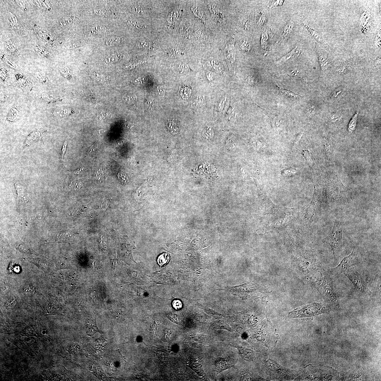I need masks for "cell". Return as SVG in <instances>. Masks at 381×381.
Instances as JSON below:
<instances>
[{"instance_id":"15","label":"cell","mask_w":381,"mask_h":381,"mask_svg":"<svg viewBox=\"0 0 381 381\" xmlns=\"http://www.w3.org/2000/svg\"><path fill=\"white\" fill-rule=\"evenodd\" d=\"M359 112H357L354 115L350 121L348 125V131L349 134H351L354 132L357 124V118Z\"/></svg>"},{"instance_id":"36","label":"cell","mask_w":381,"mask_h":381,"mask_svg":"<svg viewBox=\"0 0 381 381\" xmlns=\"http://www.w3.org/2000/svg\"><path fill=\"white\" fill-rule=\"evenodd\" d=\"M302 134H299V135L298 136V137H297V138H296L295 140V145H297L298 144L299 141L301 137H302Z\"/></svg>"},{"instance_id":"13","label":"cell","mask_w":381,"mask_h":381,"mask_svg":"<svg viewBox=\"0 0 381 381\" xmlns=\"http://www.w3.org/2000/svg\"><path fill=\"white\" fill-rule=\"evenodd\" d=\"M277 83L278 87L279 88L280 92L285 96L291 98V99H295L298 97H302L301 96L291 92L290 90L284 88V86H283V85L281 83H278L277 82Z\"/></svg>"},{"instance_id":"11","label":"cell","mask_w":381,"mask_h":381,"mask_svg":"<svg viewBox=\"0 0 381 381\" xmlns=\"http://www.w3.org/2000/svg\"><path fill=\"white\" fill-rule=\"evenodd\" d=\"M107 29L104 25L98 24L90 27L87 29V32L91 35H97L106 33Z\"/></svg>"},{"instance_id":"33","label":"cell","mask_w":381,"mask_h":381,"mask_svg":"<svg viewBox=\"0 0 381 381\" xmlns=\"http://www.w3.org/2000/svg\"><path fill=\"white\" fill-rule=\"evenodd\" d=\"M18 248L21 252L28 253L29 252V249L28 246L24 244H21L18 246Z\"/></svg>"},{"instance_id":"25","label":"cell","mask_w":381,"mask_h":381,"mask_svg":"<svg viewBox=\"0 0 381 381\" xmlns=\"http://www.w3.org/2000/svg\"><path fill=\"white\" fill-rule=\"evenodd\" d=\"M203 135L206 139L211 138L213 136V130L210 127H206L203 132Z\"/></svg>"},{"instance_id":"9","label":"cell","mask_w":381,"mask_h":381,"mask_svg":"<svg viewBox=\"0 0 381 381\" xmlns=\"http://www.w3.org/2000/svg\"><path fill=\"white\" fill-rule=\"evenodd\" d=\"M15 186L17 196L20 200L24 203L28 202V196L24 187L19 182H16Z\"/></svg>"},{"instance_id":"8","label":"cell","mask_w":381,"mask_h":381,"mask_svg":"<svg viewBox=\"0 0 381 381\" xmlns=\"http://www.w3.org/2000/svg\"><path fill=\"white\" fill-rule=\"evenodd\" d=\"M301 52L299 49L296 47L290 52L282 57L276 63V64L282 65L287 61L293 60L299 56Z\"/></svg>"},{"instance_id":"7","label":"cell","mask_w":381,"mask_h":381,"mask_svg":"<svg viewBox=\"0 0 381 381\" xmlns=\"http://www.w3.org/2000/svg\"><path fill=\"white\" fill-rule=\"evenodd\" d=\"M294 27L293 22H290L287 24L283 30L276 44L279 45L286 42L289 38L292 32Z\"/></svg>"},{"instance_id":"34","label":"cell","mask_w":381,"mask_h":381,"mask_svg":"<svg viewBox=\"0 0 381 381\" xmlns=\"http://www.w3.org/2000/svg\"><path fill=\"white\" fill-rule=\"evenodd\" d=\"M83 44V43L81 42H75V43H73V44H71L69 45V46H68L67 48L68 49H72L75 48H76V47H78L79 46H81V45Z\"/></svg>"},{"instance_id":"18","label":"cell","mask_w":381,"mask_h":381,"mask_svg":"<svg viewBox=\"0 0 381 381\" xmlns=\"http://www.w3.org/2000/svg\"><path fill=\"white\" fill-rule=\"evenodd\" d=\"M170 255L168 254H163L159 255L157 259V263L161 266L166 265L169 262Z\"/></svg>"},{"instance_id":"10","label":"cell","mask_w":381,"mask_h":381,"mask_svg":"<svg viewBox=\"0 0 381 381\" xmlns=\"http://www.w3.org/2000/svg\"><path fill=\"white\" fill-rule=\"evenodd\" d=\"M319 63L321 69H327L330 64V61L327 54L320 50H317Z\"/></svg>"},{"instance_id":"1","label":"cell","mask_w":381,"mask_h":381,"mask_svg":"<svg viewBox=\"0 0 381 381\" xmlns=\"http://www.w3.org/2000/svg\"><path fill=\"white\" fill-rule=\"evenodd\" d=\"M353 201L350 190L338 180L331 182L325 187V203L328 205H346Z\"/></svg>"},{"instance_id":"32","label":"cell","mask_w":381,"mask_h":381,"mask_svg":"<svg viewBox=\"0 0 381 381\" xmlns=\"http://www.w3.org/2000/svg\"><path fill=\"white\" fill-rule=\"evenodd\" d=\"M242 43V49L245 51H248L250 49L251 46L247 41H243Z\"/></svg>"},{"instance_id":"29","label":"cell","mask_w":381,"mask_h":381,"mask_svg":"<svg viewBox=\"0 0 381 381\" xmlns=\"http://www.w3.org/2000/svg\"><path fill=\"white\" fill-rule=\"evenodd\" d=\"M68 145V142L67 140H66L64 142L62 149H61V153L60 154V160L62 163L64 161V157L65 153L66 150H67Z\"/></svg>"},{"instance_id":"17","label":"cell","mask_w":381,"mask_h":381,"mask_svg":"<svg viewBox=\"0 0 381 381\" xmlns=\"http://www.w3.org/2000/svg\"><path fill=\"white\" fill-rule=\"evenodd\" d=\"M304 25L306 28L307 30L309 31L310 34H311V35L313 36L315 39L319 42H323L322 38H321V36L319 35L317 31H316L315 30H314L308 24L304 23Z\"/></svg>"},{"instance_id":"40","label":"cell","mask_w":381,"mask_h":381,"mask_svg":"<svg viewBox=\"0 0 381 381\" xmlns=\"http://www.w3.org/2000/svg\"><path fill=\"white\" fill-rule=\"evenodd\" d=\"M380 284H381V282H380V281L378 282L377 286H378V291H379V292H380V293L381 292Z\"/></svg>"},{"instance_id":"3","label":"cell","mask_w":381,"mask_h":381,"mask_svg":"<svg viewBox=\"0 0 381 381\" xmlns=\"http://www.w3.org/2000/svg\"><path fill=\"white\" fill-rule=\"evenodd\" d=\"M361 263L359 251L357 247L354 246L352 253L348 256L344 257L336 267L330 269V273L333 276L340 275L351 267L359 265Z\"/></svg>"},{"instance_id":"38","label":"cell","mask_w":381,"mask_h":381,"mask_svg":"<svg viewBox=\"0 0 381 381\" xmlns=\"http://www.w3.org/2000/svg\"><path fill=\"white\" fill-rule=\"evenodd\" d=\"M93 145H93L92 146H91L90 148H89V149L88 150L87 153H86V155H87L89 154H90V153H91V152H92V151H93V149H94V146Z\"/></svg>"},{"instance_id":"6","label":"cell","mask_w":381,"mask_h":381,"mask_svg":"<svg viewBox=\"0 0 381 381\" xmlns=\"http://www.w3.org/2000/svg\"><path fill=\"white\" fill-rule=\"evenodd\" d=\"M236 363V360L232 357L220 358L216 360L214 364L213 369L218 374L233 367Z\"/></svg>"},{"instance_id":"24","label":"cell","mask_w":381,"mask_h":381,"mask_svg":"<svg viewBox=\"0 0 381 381\" xmlns=\"http://www.w3.org/2000/svg\"><path fill=\"white\" fill-rule=\"evenodd\" d=\"M299 170H296L293 168H287L282 170V174L285 175H294L297 173Z\"/></svg>"},{"instance_id":"19","label":"cell","mask_w":381,"mask_h":381,"mask_svg":"<svg viewBox=\"0 0 381 381\" xmlns=\"http://www.w3.org/2000/svg\"><path fill=\"white\" fill-rule=\"evenodd\" d=\"M190 365L191 368H192L194 370L197 372L198 375L200 376H203L205 375V373L203 370L202 365L199 362H191Z\"/></svg>"},{"instance_id":"37","label":"cell","mask_w":381,"mask_h":381,"mask_svg":"<svg viewBox=\"0 0 381 381\" xmlns=\"http://www.w3.org/2000/svg\"><path fill=\"white\" fill-rule=\"evenodd\" d=\"M330 118L332 120H334L335 121L338 118V116L337 115H336V114H335V113L333 114H332V115L331 117Z\"/></svg>"},{"instance_id":"14","label":"cell","mask_w":381,"mask_h":381,"mask_svg":"<svg viewBox=\"0 0 381 381\" xmlns=\"http://www.w3.org/2000/svg\"><path fill=\"white\" fill-rule=\"evenodd\" d=\"M303 156L307 162L309 167L313 170L314 168L315 163L313 154L308 150H303Z\"/></svg>"},{"instance_id":"26","label":"cell","mask_w":381,"mask_h":381,"mask_svg":"<svg viewBox=\"0 0 381 381\" xmlns=\"http://www.w3.org/2000/svg\"><path fill=\"white\" fill-rule=\"evenodd\" d=\"M105 61L106 63H112L118 60V57L115 54H111L106 57Z\"/></svg>"},{"instance_id":"5","label":"cell","mask_w":381,"mask_h":381,"mask_svg":"<svg viewBox=\"0 0 381 381\" xmlns=\"http://www.w3.org/2000/svg\"><path fill=\"white\" fill-rule=\"evenodd\" d=\"M323 277L322 282L319 287V291L326 300L335 306L339 307V297L335 292L331 279L326 273Z\"/></svg>"},{"instance_id":"39","label":"cell","mask_w":381,"mask_h":381,"mask_svg":"<svg viewBox=\"0 0 381 381\" xmlns=\"http://www.w3.org/2000/svg\"><path fill=\"white\" fill-rule=\"evenodd\" d=\"M83 168H82L78 169H77L74 171V173L75 174H78L80 172H81V171L83 170Z\"/></svg>"},{"instance_id":"35","label":"cell","mask_w":381,"mask_h":381,"mask_svg":"<svg viewBox=\"0 0 381 381\" xmlns=\"http://www.w3.org/2000/svg\"><path fill=\"white\" fill-rule=\"evenodd\" d=\"M284 1H277L273 2V4L271 5V7L277 6L281 5L283 3Z\"/></svg>"},{"instance_id":"2","label":"cell","mask_w":381,"mask_h":381,"mask_svg":"<svg viewBox=\"0 0 381 381\" xmlns=\"http://www.w3.org/2000/svg\"><path fill=\"white\" fill-rule=\"evenodd\" d=\"M344 227V223L342 218H337L331 232L323 240V243L327 244L331 247L335 259L338 256L342 245Z\"/></svg>"},{"instance_id":"22","label":"cell","mask_w":381,"mask_h":381,"mask_svg":"<svg viewBox=\"0 0 381 381\" xmlns=\"http://www.w3.org/2000/svg\"><path fill=\"white\" fill-rule=\"evenodd\" d=\"M120 42V38H109L107 40L105 45L107 46H112L118 44Z\"/></svg>"},{"instance_id":"28","label":"cell","mask_w":381,"mask_h":381,"mask_svg":"<svg viewBox=\"0 0 381 381\" xmlns=\"http://www.w3.org/2000/svg\"><path fill=\"white\" fill-rule=\"evenodd\" d=\"M227 96H225V97L222 98L219 103L218 108L220 112L222 111L223 109L225 108V106L226 104H225L227 102Z\"/></svg>"},{"instance_id":"27","label":"cell","mask_w":381,"mask_h":381,"mask_svg":"<svg viewBox=\"0 0 381 381\" xmlns=\"http://www.w3.org/2000/svg\"><path fill=\"white\" fill-rule=\"evenodd\" d=\"M93 13L95 14L100 16L108 15L111 13L110 11L104 10L103 9H95L93 10Z\"/></svg>"},{"instance_id":"21","label":"cell","mask_w":381,"mask_h":381,"mask_svg":"<svg viewBox=\"0 0 381 381\" xmlns=\"http://www.w3.org/2000/svg\"><path fill=\"white\" fill-rule=\"evenodd\" d=\"M269 39V36L267 31H264L262 33L261 40L262 47L264 50H266L267 47Z\"/></svg>"},{"instance_id":"16","label":"cell","mask_w":381,"mask_h":381,"mask_svg":"<svg viewBox=\"0 0 381 381\" xmlns=\"http://www.w3.org/2000/svg\"><path fill=\"white\" fill-rule=\"evenodd\" d=\"M231 345L237 349L239 351L240 355L244 358L249 359L250 358L252 357H251L252 356V352L250 350L239 347L238 346L236 345H233V344H231Z\"/></svg>"},{"instance_id":"23","label":"cell","mask_w":381,"mask_h":381,"mask_svg":"<svg viewBox=\"0 0 381 381\" xmlns=\"http://www.w3.org/2000/svg\"><path fill=\"white\" fill-rule=\"evenodd\" d=\"M72 20L71 18L69 17H66L64 18L63 19H61L59 22L60 26L63 28H65L68 26L72 24Z\"/></svg>"},{"instance_id":"20","label":"cell","mask_w":381,"mask_h":381,"mask_svg":"<svg viewBox=\"0 0 381 381\" xmlns=\"http://www.w3.org/2000/svg\"><path fill=\"white\" fill-rule=\"evenodd\" d=\"M288 75L292 77L302 78L305 76V73L304 71L297 68L289 72Z\"/></svg>"},{"instance_id":"30","label":"cell","mask_w":381,"mask_h":381,"mask_svg":"<svg viewBox=\"0 0 381 381\" xmlns=\"http://www.w3.org/2000/svg\"><path fill=\"white\" fill-rule=\"evenodd\" d=\"M35 291V288L33 286H31V285H29V286H26L24 289L25 293L28 295H32Z\"/></svg>"},{"instance_id":"4","label":"cell","mask_w":381,"mask_h":381,"mask_svg":"<svg viewBox=\"0 0 381 381\" xmlns=\"http://www.w3.org/2000/svg\"><path fill=\"white\" fill-rule=\"evenodd\" d=\"M350 280L358 293L363 295H371L365 278L355 270L349 269L343 273Z\"/></svg>"},{"instance_id":"12","label":"cell","mask_w":381,"mask_h":381,"mask_svg":"<svg viewBox=\"0 0 381 381\" xmlns=\"http://www.w3.org/2000/svg\"><path fill=\"white\" fill-rule=\"evenodd\" d=\"M346 89L343 86H339L336 88L331 95V100L332 101H339L340 100L345 93Z\"/></svg>"},{"instance_id":"31","label":"cell","mask_w":381,"mask_h":381,"mask_svg":"<svg viewBox=\"0 0 381 381\" xmlns=\"http://www.w3.org/2000/svg\"><path fill=\"white\" fill-rule=\"evenodd\" d=\"M173 306L175 309L179 310L182 307V303L179 300H175L173 301Z\"/></svg>"}]
</instances>
